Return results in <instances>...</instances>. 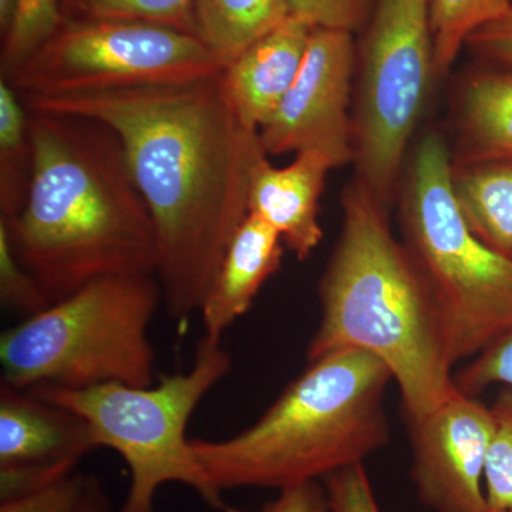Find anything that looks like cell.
<instances>
[{
	"label": "cell",
	"instance_id": "19",
	"mask_svg": "<svg viewBox=\"0 0 512 512\" xmlns=\"http://www.w3.org/2000/svg\"><path fill=\"white\" fill-rule=\"evenodd\" d=\"M29 110L20 94L0 77V218L18 214L33 175Z\"/></svg>",
	"mask_w": 512,
	"mask_h": 512
},
{
	"label": "cell",
	"instance_id": "29",
	"mask_svg": "<svg viewBox=\"0 0 512 512\" xmlns=\"http://www.w3.org/2000/svg\"><path fill=\"white\" fill-rule=\"evenodd\" d=\"M467 46L488 62L512 69V8L473 33Z\"/></svg>",
	"mask_w": 512,
	"mask_h": 512
},
{
	"label": "cell",
	"instance_id": "14",
	"mask_svg": "<svg viewBox=\"0 0 512 512\" xmlns=\"http://www.w3.org/2000/svg\"><path fill=\"white\" fill-rule=\"evenodd\" d=\"M285 244L281 235L258 215L249 214L228 245L200 313L204 336H222L251 309L266 282L279 271Z\"/></svg>",
	"mask_w": 512,
	"mask_h": 512
},
{
	"label": "cell",
	"instance_id": "13",
	"mask_svg": "<svg viewBox=\"0 0 512 512\" xmlns=\"http://www.w3.org/2000/svg\"><path fill=\"white\" fill-rule=\"evenodd\" d=\"M332 170L328 158L308 151L295 154L285 167L265 158L252 178L249 214L271 225L299 261L308 259L322 242L319 202Z\"/></svg>",
	"mask_w": 512,
	"mask_h": 512
},
{
	"label": "cell",
	"instance_id": "17",
	"mask_svg": "<svg viewBox=\"0 0 512 512\" xmlns=\"http://www.w3.org/2000/svg\"><path fill=\"white\" fill-rule=\"evenodd\" d=\"M453 188L474 234L512 259V160L453 165Z\"/></svg>",
	"mask_w": 512,
	"mask_h": 512
},
{
	"label": "cell",
	"instance_id": "20",
	"mask_svg": "<svg viewBox=\"0 0 512 512\" xmlns=\"http://www.w3.org/2000/svg\"><path fill=\"white\" fill-rule=\"evenodd\" d=\"M512 8V0H430L434 73L446 74L478 29Z\"/></svg>",
	"mask_w": 512,
	"mask_h": 512
},
{
	"label": "cell",
	"instance_id": "33",
	"mask_svg": "<svg viewBox=\"0 0 512 512\" xmlns=\"http://www.w3.org/2000/svg\"><path fill=\"white\" fill-rule=\"evenodd\" d=\"M488 512H512V508H511V510H504V511H491V510H490V511H488Z\"/></svg>",
	"mask_w": 512,
	"mask_h": 512
},
{
	"label": "cell",
	"instance_id": "2",
	"mask_svg": "<svg viewBox=\"0 0 512 512\" xmlns=\"http://www.w3.org/2000/svg\"><path fill=\"white\" fill-rule=\"evenodd\" d=\"M29 128L28 198L0 224L50 299L107 276L157 275L156 227L113 128L36 110H29Z\"/></svg>",
	"mask_w": 512,
	"mask_h": 512
},
{
	"label": "cell",
	"instance_id": "8",
	"mask_svg": "<svg viewBox=\"0 0 512 512\" xmlns=\"http://www.w3.org/2000/svg\"><path fill=\"white\" fill-rule=\"evenodd\" d=\"M365 30L353 96L355 180L390 211L436 79L430 0H376Z\"/></svg>",
	"mask_w": 512,
	"mask_h": 512
},
{
	"label": "cell",
	"instance_id": "18",
	"mask_svg": "<svg viewBox=\"0 0 512 512\" xmlns=\"http://www.w3.org/2000/svg\"><path fill=\"white\" fill-rule=\"evenodd\" d=\"M291 16V0H194V33L225 69Z\"/></svg>",
	"mask_w": 512,
	"mask_h": 512
},
{
	"label": "cell",
	"instance_id": "24",
	"mask_svg": "<svg viewBox=\"0 0 512 512\" xmlns=\"http://www.w3.org/2000/svg\"><path fill=\"white\" fill-rule=\"evenodd\" d=\"M0 301L3 308L25 319L45 311L53 303L35 276L19 261L3 224H0Z\"/></svg>",
	"mask_w": 512,
	"mask_h": 512
},
{
	"label": "cell",
	"instance_id": "25",
	"mask_svg": "<svg viewBox=\"0 0 512 512\" xmlns=\"http://www.w3.org/2000/svg\"><path fill=\"white\" fill-rule=\"evenodd\" d=\"M458 392L477 397L491 386L512 387V332L454 373Z\"/></svg>",
	"mask_w": 512,
	"mask_h": 512
},
{
	"label": "cell",
	"instance_id": "23",
	"mask_svg": "<svg viewBox=\"0 0 512 512\" xmlns=\"http://www.w3.org/2000/svg\"><path fill=\"white\" fill-rule=\"evenodd\" d=\"M494 430L485 463L484 488L491 511L512 508V387H501L490 406Z\"/></svg>",
	"mask_w": 512,
	"mask_h": 512
},
{
	"label": "cell",
	"instance_id": "28",
	"mask_svg": "<svg viewBox=\"0 0 512 512\" xmlns=\"http://www.w3.org/2000/svg\"><path fill=\"white\" fill-rule=\"evenodd\" d=\"M329 512H382L365 464L345 468L325 480Z\"/></svg>",
	"mask_w": 512,
	"mask_h": 512
},
{
	"label": "cell",
	"instance_id": "6",
	"mask_svg": "<svg viewBox=\"0 0 512 512\" xmlns=\"http://www.w3.org/2000/svg\"><path fill=\"white\" fill-rule=\"evenodd\" d=\"M163 306L157 275L107 276L0 336L2 383L82 390L156 383L150 326Z\"/></svg>",
	"mask_w": 512,
	"mask_h": 512
},
{
	"label": "cell",
	"instance_id": "10",
	"mask_svg": "<svg viewBox=\"0 0 512 512\" xmlns=\"http://www.w3.org/2000/svg\"><path fill=\"white\" fill-rule=\"evenodd\" d=\"M356 63L352 33L312 30L298 77L259 130L268 156L311 151L333 168L353 163Z\"/></svg>",
	"mask_w": 512,
	"mask_h": 512
},
{
	"label": "cell",
	"instance_id": "1",
	"mask_svg": "<svg viewBox=\"0 0 512 512\" xmlns=\"http://www.w3.org/2000/svg\"><path fill=\"white\" fill-rule=\"evenodd\" d=\"M22 99L29 110L113 128L156 227L165 313L177 323L200 313L249 215L256 168L269 157L261 131L232 103L224 70L187 82Z\"/></svg>",
	"mask_w": 512,
	"mask_h": 512
},
{
	"label": "cell",
	"instance_id": "12",
	"mask_svg": "<svg viewBox=\"0 0 512 512\" xmlns=\"http://www.w3.org/2000/svg\"><path fill=\"white\" fill-rule=\"evenodd\" d=\"M97 448L96 434L79 414L29 390L0 386V501L72 476Z\"/></svg>",
	"mask_w": 512,
	"mask_h": 512
},
{
	"label": "cell",
	"instance_id": "22",
	"mask_svg": "<svg viewBox=\"0 0 512 512\" xmlns=\"http://www.w3.org/2000/svg\"><path fill=\"white\" fill-rule=\"evenodd\" d=\"M59 0H20L18 15L2 39L0 77L16 72L64 23Z\"/></svg>",
	"mask_w": 512,
	"mask_h": 512
},
{
	"label": "cell",
	"instance_id": "5",
	"mask_svg": "<svg viewBox=\"0 0 512 512\" xmlns=\"http://www.w3.org/2000/svg\"><path fill=\"white\" fill-rule=\"evenodd\" d=\"M404 247L436 302L456 366L512 332V259L474 234L458 207L444 138L414 147L397 194Z\"/></svg>",
	"mask_w": 512,
	"mask_h": 512
},
{
	"label": "cell",
	"instance_id": "30",
	"mask_svg": "<svg viewBox=\"0 0 512 512\" xmlns=\"http://www.w3.org/2000/svg\"><path fill=\"white\" fill-rule=\"evenodd\" d=\"M261 512H329L325 487L315 481L286 488L266 503Z\"/></svg>",
	"mask_w": 512,
	"mask_h": 512
},
{
	"label": "cell",
	"instance_id": "27",
	"mask_svg": "<svg viewBox=\"0 0 512 512\" xmlns=\"http://www.w3.org/2000/svg\"><path fill=\"white\" fill-rule=\"evenodd\" d=\"M90 476L74 473L20 497L0 501V512H77Z\"/></svg>",
	"mask_w": 512,
	"mask_h": 512
},
{
	"label": "cell",
	"instance_id": "32",
	"mask_svg": "<svg viewBox=\"0 0 512 512\" xmlns=\"http://www.w3.org/2000/svg\"><path fill=\"white\" fill-rule=\"evenodd\" d=\"M20 0H0V35L5 37L12 29L18 15Z\"/></svg>",
	"mask_w": 512,
	"mask_h": 512
},
{
	"label": "cell",
	"instance_id": "31",
	"mask_svg": "<svg viewBox=\"0 0 512 512\" xmlns=\"http://www.w3.org/2000/svg\"><path fill=\"white\" fill-rule=\"evenodd\" d=\"M77 512H113L109 495L104 491L99 478L90 476L86 494Z\"/></svg>",
	"mask_w": 512,
	"mask_h": 512
},
{
	"label": "cell",
	"instance_id": "26",
	"mask_svg": "<svg viewBox=\"0 0 512 512\" xmlns=\"http://www.w3.org/2000/svg\"><path fill=\"white\" fill-rule=\"evenodd\" d=\"M292 15L312 29L355 33L365 29L376 0H291Z\"/></svg>",
	"mask_w": 512,
	"mask_h": 512
},
{
	"label": "cell",
	"instance_id": "21",
	"mask_svg": "<svg viewBox=\"0 0 512 512\" xmlns=\"http://www.w3.org/2000/svg\"><path fill=\"white\" fill-rule=\"evenodd\" d=\"M66 20L153 23L194 33V0H59Z\"/></svg>",
	"mask_w": 512,
	"mask_h": 512
},
{
	"label": "cell",
	"instance_id": "16",
	"mask_svg": "<svg viewBox=\"0 0 512 512\" xmlns=\"http://www.w3.org/2000/svg\"><path fill=\"white\" fill-rule=\"evenodd\" d=\"M453 165L512 160V73L473 74L461 87Z\"/></svg>",
	"mask_w": 512,
	"mask_h": 512
},
{
	"label": "cell",
	"instance_id": "11",
	"mask_svg": "<svg viewBox=\"0 0 512 512\" xmlns=\"http://www.w3.org/2000/svg\"><path fill=\"white\" fill-rule=\"evenodd\" d=\"M412 481L433 512H488L484 473L494 419L477 397L457 392L409 421Z\"/></svg>",
	"mask_w": 512,
	"mask_h": 512
},
{
	"label": "cell",
	"instance_id": "3",
	"mask_svg": "<svg viewBox=\"0 0 512 512\" xmlns=\"http://www.w3.org/2000/svg\"><path fill=\"white\" fill-rule=\"evenodd\" d=\"M343 224L318 285L320 322L308 362L342 350L377 357L399 387L407 423L457 392L436 302L389 210L353 183L342 195Z\"/></svg>",
	"mask_w": 512,
	"mask_h": 512
},
{
	"label": "cell",
	"instance_id": "7",
	"mask_svg": "<svg viewBox=\"0 0 512 512\" xmlns=\"http://www.w3.org/2000/svg\"><path fill=\"white\" fill-rule=\"evenodd\" d=\"M231 367L222 342L201 338L190 370L161 376L151 386L109 383L69 390L42 384L29 392L79 414L100 448L126 461L130 487L119 512H156L158 490L170 483L192 488L212 510L242 512L208 480L187 439L195 409Z\"/></svg>",
	"mask_w": 512,
	"mask_h": 512
},
{
	"label": "cell",
	"instance_id": "15",
	"mask_svg": "<svg viewBox=\"0 0 512 512\" xmlns=\"http://www.w3.org/2000/svg\"><path fill=\"white\" fill-rule=\"evenodd\" d=\"M311 26L291 16L224 69L225 86L242 119L258 130L268 123L298 77Z\"/></svg>",
	"mask_w": 512,
	"mask_h": 512
},
{
	"label": "cell",
	"instance_id": "9",
	"mask_svg": "<svg viewBox=\"0 0 512 512\" xmlns=\"http://www.w3.org/2000/svg\"><path fill=\"white\" fill-rule=\"evenodd\" d=\"M224 70L197 36L123 20H64L9 77L22 97L111 92L187 82Z\"/></svg>",
	"mask_w": 512,
	"mask_h": 512
},
{
	"label": "cell",
	"instance_id": "4",
	"mask_svg": "<svg viewBox=\"0 0 512 512\" xmlns=\"http://www.w3.org/2000/svg\"><path fill=\"white\" fill-rule=\"evenodd\" d=\"M390 382V370L369 353H330L308 362L247 429L224 440H191L192 451L221 493L326 480L389 444Z\"/></svg>",
	"mask_w": 512,
	"mask_h": 512
}]
</instances>
